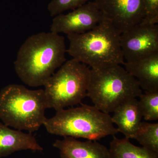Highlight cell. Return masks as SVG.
Returning a JSON list of instances; mask_svg holds the SVG:
<instances>
[{
  "label": "cell",
  "instance_id": "obj_11",
  "mask_svg": "<svg viewBox=\"0 0 158 158\" xmlns=\"http://www.w3.org/2000/svg\"><path fill=\"white\" fill-rule=\"evenodd\" d=\"M123 65L142 90L158 91V52L133 62H124Z\"/></svg>",
  "mask_w": 158,
  "mask_h": 158
},
{
  "label": "cell",
  "instance_id": "obj_13",
  "mask_svg": "<svg viewBox=\"0 0 158 158\" xmlns=\"http://www.w3.org/2000/svg\"><path fill=\"white\" fill-rule=\"evenodd\" d=\"M111 119L117 126L118 132L128 139H134V136L142 122V115L137 98L131 99L116 108Z\"/></svg>",
  "mask_w": 158,
  "mask_h": 158
},
{
  "label": "cell",
  "instance_id": "obj_3",
  "mask_svg": "<svg viewBox=\"0 0 158 158\" xmlns=\"http://www.w3.org/2000/svg\"><path fill=\"white\" fill-rule=\"evenodd\" d=\"M48 109L44 89L10 84L0 91V119L8 127L31 133L43 125Z\"/></svg>",
  "mask_w": 158,
  "mask_h": 158
},
{
  "label": "cell",
  "instance_id": "obj_6",
  "mask_svg": "<svg viewBox=\"0 0 158 158\" xmlns=\"http://www.w3.org/2000/svg\"><path fill=\"white\" fill-rule=\"evenodd\" d=\"M90 69L72 59L65 62L44 85L48 109L58 111L81 104L87 97Z\"/></svg>",
  "mask_w": 158,
  "mask_h": 158
},
{
  "label": "cell",
  "instance_id": "obj_4",
  "mask_svg": "<svg viewBox=\"0 0 158 158\" xmlns=\"http://www.w3.org/2000/svg\"><path fill=\"white\" fill-rule=\"evenodd\" d=\"M43 126L52 135L92 141L118 133L110 114L94 106L82 104L77 107L56 111L52 117L46 118Z\"/></svg>",
  "mask_w": 158,
  "mask_h": 158
},
{
  "label": "cell",
  "instance_id": "obj_8",
  "mask_svg": "<svg viewBox=\"0 0 158 158\" xmlns=\"http://www.w3.org/2000/svg\"><path fill=\"white\" fill-rule=\"evenodd\" d=\"M104 19L121 33L140 23L145 12L142 0H94Z\"/></svg>",
  "mask_w": 158,
  "mask_h": 158
},
{
  "label": "cell",
  "instance_id": "obj_1",
  "mask_svg": "<svg viewBox=\"0 0 158 158\" xmlns=\"http://www.w3.org/2000/svg\"><path fill=\"white\" fill-rule=\"evenodd\" d=\"M65 38L50 31L30 36L21 46L14 62L22 81L32 87L44 86L66 61Z\"/></svg>",
  "mask_w": 158,
  "mask_h": 158
},
{
  "label": "cell",
  "instance_id": "obj_2",
  "mask_svg": "<svg viewBox=\"0 0 158 158\" xmlns=\"http://www.w3.org/2000/svg\"><path fill=\"white\" fill-rule=\"evenodd\" d=\"M121 33L104 19L93 29L80 34L67 35L66 52L92 69L121 65L124 59L120 46Z\"/></svg>",
  "mask_w": 158,
  "mask_h": 158
},
{
  "label": "cell",
  "instance_id": "obj_16",
  "mask_svg": "<svg viewBox=\"0 0 158 158\" xmlns=\"http://www.w3.org/2000/svg\"><path fill=\"white\" fill-rule=\"evenodd\" d=\"M138 105L142 117L146 121L158 119V91H144L139 97Z\"/></svg>",
  "mask_w": 158,
  "mask_h": 158
},
{
  "label": "cell",
  "instance_id": "obj_9",
  "mask_svg": "<svg viewBox=\"0 0 158 158\" xmlns=\"http://www.w3.org/2000/svg\"><path fill=\"white\" fill-rule=\"evenodd\" d=\"M103 19L96 4L91 1L67 14L55 16L50 31L67 35L82 34L93 29Z\"/></svg>",
  "mask_w": 158,
  "mask_h": 158
},
{
  "label": "cell",
  "instance_id": "obj_7",
  "mask_svg": "<svg viewBox=\"0 0 158 158\" xmlns=\"http://www.w3.org/2000/svg\"><path fill=\"white\" fill-rule=\"evenodd\" d=\"M123 59L130 62L158 52V24L139 23L120 35Z\"/></svg>",
  "mask_w": 158,
  "mask_h": 158
},
{
  "label": "cell",
  "instance_id": "obj_15",
  "mask_svg": "<svg viewBox=\"0 0 158 158\" xmlns=\"http://www.w3.org/2000/svg\"><path fill=\"white\" fill-rule=\"evenodd\" d=\"M134 139L142 147L158 154V123L142 122Z\"/></svg>",
  "mask_w": 158,
  "mask_h": 158
},
{
  "label": "cell",
  "instance_id": "obj_10",
  "mask_svg": "<svg viewBox=\"0 0 158 158\" xmlns=\"http://www.w3.org/2000/svg\"><path fill=\"white\" fill-rule=\"evenodd\" d=\"M53 146L59 150L61 158H111L109 148L97 141L66 137L56 140Z\"/></svg>",
  "mask_w": 158,
  "mask_h": 158
},
{
  "label": "cell",
  "instance_id": "obj_17",
  "mask_svg": "<svg viewBox=\"0 0 158 158\" xmlns=\"http://www.w3.org/2000/svg\"><path fill=\"white\" fill-rule=\"evenodd\" d=\"M93 0H52L49 3L48 9L52 17H55L64 11L81 7Z\"/></svg>",
  "mask_w": 158,
  "mask_h": 158
},
{
  "label": "cell",
  "instance_id": "obj_5",
  "mask_svg": "<svg viewBox=\"0 0 158 158\" xmlns=\"http://www.w3.org/2000/svg\"><path fill=\"white\" fill-rule=\"evenodd\" d=\"M142 92L138 81L120 65L100 69H90L87 97L94 106L107 114Z\"/></svg>",
  "mask_w": 158,
  "mask_h": 158
},
{
  "label": "cell",
  "instance_id": "obj_14",
  "mask_svg": "<svg viewBox=\"0 0 158 158\" xmlns=\"http://www.w3.org/2000/svg\"><path fill=\"white\" fill-rule=\"evenodd\" d=\"M109 149L111 158H158V153L134 145L127 138L119 139L115 135Z\"/></svg>",
  "mask_w": 158,
  "mask_h": 158
},
{
  "label": "cell",
  "instance_id": "obj_18",
  "mask_svg": "<svg viewBox=\"0 0 158 158\" xmlns=\"http://www.w3.org/2000/svg\"><path fill=\"white\" fill-rule=\"evenodd\" d=\"M142 2L145 16L140 23L158 24V0H142Z\"/></svg>",
  "mask_w": 158,
  "mask_h": 158
},
{
  "label": "cell",
  "instance_id": "obj_12",
  "mask_svg": "<svg viewBox=\"0 0 158 158\" xmlns=\"http://www.w3.org/2000/svg\"><path fill=\"white\" fill-rule=\"evenodd\" d=\"M27 150L42 151L43 148L31 133L11 129L0 122V158Z\"/></svg>",
  "mask_w": 158,
  "mask_h": 158
}]
</instances>
